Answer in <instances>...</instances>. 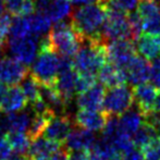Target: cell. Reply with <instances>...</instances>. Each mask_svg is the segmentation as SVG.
I'll list each match as a JSON object with an SVG mask.
<instances>
[{
    "mask_svg": "<svg viewBox=\"0 0 160 160\" xmlns=\"http://www.w3.org/2000/svg\"><path fill=\"white\" fill-rule=\"evenodd\" d=\"M107 17V7L97 1L76 8L71 13V25L84 40H102V26Z\"/></svg>",
    "mask_w": 160,
    "mask_h": 160,
    "instance_id": "6da1fadb",
    "label": "cell"
},
{
    "mask_svg": "<svg viewBox=\"0 0 160 160\" xmlns=\"http://www.w3.org/2000/svg\"><path fill=\"white\" fill-rule=\"evenodd\" d=\"M107 61L106 42L102 40H84L74 56L73 68L78 74L96 75Z\"/></svg>",
    "mask_w": 160,
    "mask_h": 160,
    "instance_id": "7a4b0ae2",
    "label": "cell"
},
{
    "mask_svg": "<svg viewBox=\"0 0 160 160\" xmlns=\"http://www.w3.org/2000/svg\"><path fill=\"white\" fill-rule=\"evenodd\" d=\"M47 39L50 48L56 53L70 58L75 56L84 42V39L72 28L71 22H67L65 20L57 22L53 25L47 35Z\"/></svg>",
    "mask_w": 160,
    "mask_h": 160,
    "instance_id": "3957f363",
    "label": "cell"
},
{
    "mask_svg": "<svg viewBox=\"0 0 160 160\" xmlns=\"http://www.w3.org/2000/svg\"><path fill=\"white\" fill-rule=\"evenodd\" d=\"M30 73L42 85H56L59 71V57L50 48L47 36L40 40L39 53L32 63Z\"/></svg>",
    "mask_w": 160,
    "mask_h": 160,
    "instance_id": "277c9868",
    "label": "cell"
},
{
    "mask_svg": "<svg viewBox=\"0 0 160 160\" xmlns=\"http://www.w3.org/2000/svg\"><path fill=\"white\" fill-rule=\"evenodd\" d=\"M134 105L133 91L127 85L112 87L105 94L102 109L107 116H121Z\"/></svg>",
    "mask_w": 160,
    "mask_h": 160,
    "instance_id": "5b68a950",
    "label": "cell"
},
{
    "mask_svg": "<svg viewBox=\"0 0 160 160\" xmlns=\"http://www.w3.org/2000/svg\"><path fill=\"white\" fill-rule=\"evenodd\" d=\"M101 36L105 42H107V40L111 42L117 39L131 40V30L127 13L107 8V17L102 26Z\"/></svg>",
    "mask_w": 160,
    "mask_h": 160,
    "instance_id": "8992f818",
    "label": "cell"
},
{
    "mask_svg": "<svg viewBox=\"0 0 160 160\" xmlns=\"http://www.w3.org/2000/svg\"><path fill=\"white\" fill-rule=\"evenodd\" d=\"M40 38L28 35L20 38H9L8 49L12 57L25 65H31L34 62L40 49Z\"/></svg>",
    "mask_w": 160,
    "mask_h": 160,
    "instance_id": "52a82bcc",
    "label": "cell"
},
{
    "mask_svg": "<svg viewBox=\"0 0 160 160\" xmlns=\"http://www.w3.org/2000/svg\"><path fill=\"white\" fill-rule=\"evenodd\" d=\"M136 56L134 42L130 39H117L106 42V57L109 63L125 70Z\"/></svg>",
    "mask_w": 160,
    "mask_h": 160,
    "instance_id": "ba28073f",
    "label": "cell"
},
{
    "mask_svg": "<svg viewBox=\"0 0 160 160\" xmlns=\"http://www.w3.org/2000/svg\"><path fill=\"white\" fill-rule=\"evenodd\" d=\"M137 12L142 20L143 32L160 36V9L155 0H141Z\"/></svg>",
    "mask_w": 160,
    "mask_h": 160,
    "instance_id": "9c48e42d",
    "label": "cell"
},
{
    "mask_svg": "<svg viewBox=\"0 0 160 160\" xmlns=\"http://www.w3.org/2000/svg\"><path fill=\"white\" fill-rule=\"evenodd\" d=\"M28 72L26 65L14 57L4 56L0 59V81L6 85H18L26 78Z\"/></svg>",
    "mask_w": 160,
    "mask_h": 160,
    "instance_id": "30bf717a",
    "label": "cell"
},
{
    "mask_svg": "<svg viewBox=\"0 0 160 160\" xmlns=\"http://www.w3.org/2000/svg\"><path fill=\"white\" fill-rule=\"evenodd\" d=\"M72 131V120L67 114H55L49 120L44 132L46 138L55 141L57 143H64L68 135Z\"/></svg>",
    "mask_w": 160,
    "mask_h": 160,
    "instance_id": "8fae6325",
    "label": "cell"
},
{
    "mask_svg": "<svg viewBox=\"0 0 160 160\" xmlns=\"http://www.w3.org/2000/svg\"><path fill=\"white\" fill-rule=\"evenodd\" d=\"M96 142L94 132L85 128H78L70 132L64 144L69 152H89Z\"/></svg>",
    "mask_w": 160,
    "mask_h": 160,
    "instance_id": "7c38bea8",
    "label": "cell"
},
{
    "mask_svg": "<svg viewBox=\"0 0 160 160\" xmlns=\"http://www.w3.org/2000/svg\"><path fill=\"white\" fill-rule=\"evenodd\" d=\"M107 118V114L105 112H99V110L80 109L75 113L74 121L81 128H85L92 132H99L102 131Z\"/></svg>",
    "mask_w": 160,
    "mask_h": 160,
    "instance_id": "4fadbf2b",
    "label": "cell"
},
{
    "mask_svg": "<svg viewBox=\"0 0 160 160\" xmlns=\"http://www.w3.org/2000/svg\"><path fill=\"white\" fill-rule=\"evenodd\" d=\"M105 98V86L101 83H95L91 88L78 94L76 105L80 109L99 110L102 108Z\"/></svg>",
    "mask_w": 160,
    "mask_h": 160,
    "instance_id": "5bb4252c",
    "label": "cell"
},
{
    "mask_svg": "<svg viewBox=\"0 0 160 160\" xmlns=\"http://www.w3.org/2000/svg\"><path fill=\"white\" fill-rule=\"evenodd\" d=\"M128 82L133 86L146 83L150 78V64L147 59L135 56L125 68Z\"/></svg>",
    "mask_w": 160,
    "mask_h": 160,
    "instance_id": "9a60e30c",
    "label": "cell"
},
{
    "mask_svg": "<svg viewBox=\"0 0 160 160\" xmlns=\"http://www.w3.org/2000/svg\"><path fill=\"white\" fill-rule=\"evenodd\" d=\"M76 81L78 72L74 70V68L58 72L56 88L58 89L67 105H69L74 95H76Z\"/></svg>",
    "mask_w": 160,
    "mask_h": 160,
    "instance_id": "2e32d148",
    "label": "cell"
},
{
    "mask_svg": "<svg viewBox=\"0 0 160 160\" xmlns=\"http://www.w3.org/2000/svg\"><path fill=\"white\" fill-rule=\"evenodd\" d=\"M99 83L108 88L118 87L125 85L128 82L127 72L122 68L116 67V65L109 63H105L99 71Z\"/></svg>",
    "mask_w": 160,
    "mask_h": 160,
    "instance_id": "e0dca14e",
    "label": "cell"
},
{
    "mask_svg": "<svg viewBox=\"0 0 160 160\" xmlns=\"http://www.w3.org/2000/svg\"><path fill=\"white\" fill-rule=\"evenodd\" d=\"M133 96L136 107L144 113V116L152 111L155 98H156V88L154 85L143 83L136 85L133 88Z\"/></svg>",
    "mask_w": 160,
    "mask_h": 160,
    "instance_id": "ac0fdd59",
    "label": "cell"
},
{
    "mask_svg": "<svg viewBox=\"0 0 160 160\" xmlns=\"http://www.w3.org/2000/svg\"><path fill=\"white\" fill-rule=\"evenodd\" d=\"M145 121V116L137 107L133 108V106L125 112H123L119 118V124L123 133L132 136L139 128Z\"/></svg>",
    "mask_w": 160,
    "mask_h": 160,
    "instance_id": "d6986e66",
    "label": "cell"
},
{
    "mask_svg": "<svg viewBox=\"0 0 160 160\" xmlns=\"http://www.w3.org/2000/svg\"><path fill=\"white\" fill-rule=\"evenodd\" d=\"M40 97L46 102L49 109L56 114H63L68 105L59 94L56 85H42L40 84Z\"/></svg>",
    "mask_w": 160,
    "mask_h": 160,
    "instance_id": "ffe728a7",
    "label": "cell"
},
{
    "mask_svg": "<svg viewBox=\"0 0 160 160\" xmlns=\"http://www.w3.org/2000/svg\"><path fill=\"white\" fill-rule=\"evenodd\" d=\"M26 105H28V100L21 87L15 85L10 87L7 92V95L1 106V110L6 113H12V112L22 111L23 109H25Z\"/></svg>",
    "mask_w": 160,
    "mask_h": 160,
    "instance_id": "44dd1931",
    "label": "cell"
},
{
    "mask_svg": "<svg viewBox=\"0 0 160 160\" xmlns=\"http://www.w3.org/2000/svg\"><path fill=\"white\" fill-rule=\"evenodd\" d=\"M137 42L139 55L147 60H155L160 57V37L155 35H141Z\"/></svg>",
    "mask_w": 160,
    "mask_h": 160,
    "instance_id": "7402d4cb",
    "label": "cell"
},
{
    "mask_svg": "<svg viewBox=\"0 0 160 160\" xmlns=\"http://www.w3.org/2000/svg\"><path fill=\"white\" fill-rule=\"evenodd\" d=\"M59 148H61V144L60 143L46 138L45 136H40L32 141L28 156H30L31 158L36 156H51Z\"/></svg>",
    "mask_w": 160,
    "mask_h": 160,
    "instance_id": "603a6c76",
    "label": "cell"
},
{
    "mask_svg": "<svg viewBox=\"0 0 160 160\" xmlns=\"http://www.w3.org/2000/svg\"><path fill=\"white\" fill-rule=\"evenodd\" d=\"M30 19L31 35L37 38H44L51 30V20L46 14L36 12L28 15Z\"/></svg>",
    "mask_w": 160,
    "mask_h": 160,
    "instance_id": "cb8c5ba5",
    "label": "cell"
},
{
    "mask_svg": "<svg viewBox=\"0 0 160 160\" xmlns=\"http://www.w3.org/2000/svg\"><path fill=\"white\" fill-rule=\"evenodd\" d=\"M55 112L48 110L42 113H34V117L31 120V124L28 128V137L31 141H34L37 137H40L44 134L45 130L47 128L49 120L55 116Z\"/></svg>",
    "mask_w": 160,
    "mask_h": 160,
    "instance_id": "d4e9b609",
    "label": "cell"
},
{
    "mask_svg": "<svg viewBox=\"0 0 160 160\" xmlns=\"http://www.w3.org/2000/svg\"><path fill=\"white\" fill-rule=\"evenodd\" d=\"M71 13L72 8L69 0H51L46 15L51 20V22L57 23L71 17Z\"/></svg>",
    "mask_w": 160,
    "mask_h": 160,
    "instance_id": "484cf974",
    "label": "cell"
},
{
    "mask_svg": "<svg viewBox=\"0 0 160 160\" xmlns=\"http://www.w3.org/2000/svg\"><path fill=\"white\" fill-rule=\"evenodd\" d=\"M31 114L28 111L12 112L7 116V127L8 132H22L28 130L31 124Z\"/></svg>",
    "mask_w": 160,
    "mask_h": 160,
    "instance_id": "4316f807",
    "label": "cell"
},
{
    "mask_svg": "<svg viewBox=\"0 0 160 160\" xmlns=\"http://www.w3.org/2000/svg\"><path fill=\"white\" fill-rule=\"evenodd\" d=\"M158 135H160L157 130L152 127V124H149L148 122L144 121L143 124L139 127L138 130L133 134V143L134 146H136L137 148L142 149L144 148L146 145L150 143L154 138H156Z\"/></svg>",
    "mask_w": 160,
    "mask_h": 160,
    "instance_id": "83f0119b",
    "label": "cell"
},
{
    "mask_svg": "<svg viewBox=\"0 0 160 160\" xmlns=\"http://www.w3.org/2000/svg\"><path fill=\"white\" fill-rule=\"evenodd\" d=\"M7 139H8L11 148L15 154L23 155H25L28 152L31 142H32L28 135L22 132H8L7 133Z\"/></svg>",
    "mask_w": 160,
    "mask_h": 160,
    "instance_id": "f1b7e54d",
    "label": "cell"
},
{
    "mask_svg": "<svg viewBox=\"0 0 160 160\" xmlns=\"http://www.w3.org/2000/svg\"><path fill=\"white\" fill-rule=\"evenodd\" d=\"M21 89L28 102H30L31 105L40 98V84L30 72L26 75V78L22 81Z\"/></svg>",
    "mask_w": 160,
    "mask_h": 160,
    "instance_id": "f546056e",
    "label": "cell"
},
{
    "mask_svg": "<svg viewBox=\"0 0 160 160\" xmlns=\"http://www.w3.org/2000/svg\"><path fill=\"white\" fill-rule=\"evenodd\" d=\"M10 38H20L31 35L28 15H15L10 28Z\"/></svg>",
    "mask_w": 160,
    "mask_h": 160,
    "instance_id": "4dcf8cb0",
    "label": "cell"
},
{
    "mask_svg": "<svg viewBox=\"0 0 160 160\" xmlns=\"http://www.w3.org/2000/svg\"><path fill=\"white\" fill-rule=\"evenodd\" d=\"M139 1L141 0H108L103 3L108 9L130 13L135 10V8L138 6Z\"/></svg>",
    "mask_w": 160,
    "mask_h": 160,
    "instance_id": "1f68e13d",
    "label": "cell"
},
{
    "mask_svg": "<svg viewBox=\"0 0 160 160\" xmlns=\"http://www.w3.org/2000/svg\"><path fill=\"white\" fill-rule=\"evenodd\" d=\"M128 24H130V30H131V40L132 42H136L142 35L143 32V25H142V20L139 17L138 12L134 11V12H130L128 14Z\"/></svg>",
    "mask_w": 160,
    "mask_h": 160,
    "instance_id": "d6a6232c",
    "label": "cell"
},
{
    "mask_svg": "<svg viewBox=\"0 0 160 160\" xmlns=\"http://www.w3.org/2000/svg\"><path fill=\"white\" fill-rule=\"evenodd\" d=\"M96 83V75L93 74H78L76 81V95L91 88Z\"/></svg>",
    "mask_w": 160,
    "mask_h": 160,
    "instance_id": "836d02e7",
    "label": "cell"
},
{
    "mask_svg": "<svg viewBox=\"0 0 160 160\" xmlns=\"http://www.w3.org/2000/svg\"><path fill=\"white\" fill-rule=\"evenodd\" d=\"M12 20V17L9 12H3L0 14V37L3 39L10 32Z\"/></svg>",
    "mask_w": 160,
    "mask_h": 160,
    "instance_id": "e575fe53",
    "label": "cell"
},
{
    "mask_svg": "<svg viewBox=\"0 0 160 160\" xmlns=\"http://www.w3.org/2000/svg\"><path fill=\"white\" fill-rule=\"evenodd\" d=\"M12 152L13 150L7 139V133H0V159L7 160Z\"/></svg>",
    "mask_w": 160,
    "mask_h": 160,
    "instance_id": "d590c367",
    "label": "cell"
},
{
    "mask_svg": "<svg viewBox=\"0 0 160 160\" xmlns=\"http://www.w3.org/2000/svg\"><path fill=\"white\" fill-rule=\"evenodd\" d=\"M150 80L155 87L160 88V57L152 60L150 64Z\"/></svg>",
    "mask_w": 160,
    "mask_h": 160,
    "instance_id": "8d00e7d4",
    "label": "cell"
},
{
    "mask_svg": "<svg viewBox=\"0 0 160 160\" xmlns=\"http://www.w3.org/2000/svg\"><path fill=\"white\" fill-rule=\"evenodd\" d=\"M121 156H122V160H144L142 150L137 149L135 147L128 150V152H124V154H122Z\"/></svg>",
    "mask_w": 160,
    "mask_h": 160,
    "instance_id": "74e56055",
    "label": "cell"
},
{
    "mask_svg": "<svg viewBox=\"0 0 160 160\" xmlns=\"http://www.w3.org/2000/svg\"><path fill=\"white\" fill-rule=\"evenodd\" d=\"M51 160H69V150L65 148H59L55 154L50 156Z\"/></svg>",
    "mask_w": 160,
    "mask_h": 160,
    "instance_id": "f35d334b",
    "label": "cell"
},
{
    "mask_svg": "<svg viewBox=\"0 0 160 160\" xmlns=\"http://www.w3.org/2000/svg\"><path fill=\"white\" fill-rule=\"evenodd\" d=\"M69 160H91L88 152H73L69 155Z\"/></svg>",
    "mask_w": 160,
    "mask_h": 160,
    "instance_id": "ab89813d",
    "label": "cell"
},
{
    "mask_svg": "<svg viewBox=\"0 0 160 160\" xmlns=\"http://www.w3.org/2000/svg\"><path fill=\"white\" fill-rule=\"evenodd\" d=\"M7 92H8V87L4 84L3 82L0 81V109H1L2 102H3V99L7 95Z\"/></svg>",
    "mask_w": 160,
    "mask_h": 160,
    "instance_id": "60d3db41",
    "label": "cell"
},
{
    "mask_svg": "<svg viewBox=\"0 0 160 160\" xmlns=\"http://www.w3.org/2000/svg\"><path fill=\"white\" fill-rule=\"evenodd\" d=\"M96 1H99V0H71V3H73L76 7H82V6L95 3Z\"/></svg>",
    "mask_w": 160,
    "mask_h": 160,
    "instance_id": "b9f144b4",
    "label": "cell"
},
{
    "mask_svg": "<svg viewBox=\"0 0 160 160\" xmlns=\"http://www.w3.org/2000/svg\"><path fill=\"white\" fill-rule=\"evenodd\" d=\"M7 160H30V157L28 155H23V154H14V155H11Z\"/></svg>",
    "mask_w": 160,
    "mask_h": 160,
    "instance_id": "7bdbcfd3",
    "label": "cell"
},
{
    "mask_svg": "<svg viewBox=\"0 0 160 160\" xmlns=\"http://www.w3.org/2000/svg\"><path fill=\"white\" fill-rule=\"evenodd\" d=\"M152 111L160 112V91L156 94V98H155L154 107H152Z\"/></svg>",
    "mask_w": 160,
    "mask_h": 160,
    "instance_id": "ee69618b",
    "label": "cell"
},
{
    "mask_svg": "<svg viewBox=\"0 0 160 160\" xmlns=\"http://www.w3.org/2000/svg\"><path fill=\"white\" fill-rule=\"evenodd\" d=\"M32 160H51L50 156H36L31 158Z\"/></svg>",
    "mask_w": 160,
    "mask_h": 160,
    "instance_id": "f6af8a7d",
    "label": "cell"
},
{
    "mask_svg": "<svg viewBox=\"0 0 160 160\" xmlns=\"http://www.w3.org/2000/svg\"><path fill=\"white\" fill-rule=\"evenodd\" d=\"M4 48H6V45H4V39L3 38L0 37V56L2 55V52H3Z\"/></svg>",
    "mask_w": 160,
    "mask_h": 160,
    "instance_id": "bcb514c9",
    "label": "cell"
},
{
    "mask_svg": "<svg viewBox=\"0 0 160 160\" xmlns=\"http://www.w3.org/2000/svg\"><path fill=\"white\" fill-rule=\"evenodd\" d=\"M6 10V4H4V0H0V14L4 12Z\"/></svg>",
    "mask_w": 160,
    "mask_h": 160,
    "instance_id": "7dc6e473",
    "label": "cell"
},
{
    "mask_svg": "<svg viewBox=\"0 0 160 160\" xmlns=\"http://www.w3.org/2000/svg\"><path fill=\"white\" fill-rule=\"evenodd\" d=\"M108 160H122V156H121V154H118V155H116V156L111 157V158L108 159Z\"/></svg>",
    "mask_w": 160,
    "mask_h": 160,
    "instance_id": "c3c4849f",
    "label": "cell"
},
{
    "mask_svg": "<svg viewBox=\"0 0 160 160\" xmlns=\"http://www.w3.org/2000/svg\"><path fill=\"white\" fill-rule=\"evenodd\" d=\"M99 1H101V2H105V1H108V0H99Z\"/></svg>",
    "mask_w": 160,
    "mask_h": 160,
    "instance_id": "681fc988",
    "label": "cell"
},
{
    "mask_svg": "<svg viewBox=\"0 0 160 160\" xmlns=\"http://www.w3.org/2000/svg\"><path fill=\"white\" fill-rule=\"evenodd\" d=\"M155 1H156V2H160V0H155Z\"/></svg>",
    "mask_w": 160,
    "mask_h": 160,
    "instance_id": "f907efd6",
    "label": "cell"
},
{
    "mask_svg": "<svg viewBox=\"0 0 160 160\" xmlns=\"http://www.w3.org/2000/svg\"><path fill=\"white\" fill-rule=\"evenodd\" d=\"M0 160H1V159H0Z\"/></svg>",
    "mask_w": 160,
    "mask_h": 160,
    "instance_id": "816d5d0a",
    "label": "cell"
}]
</instances>
